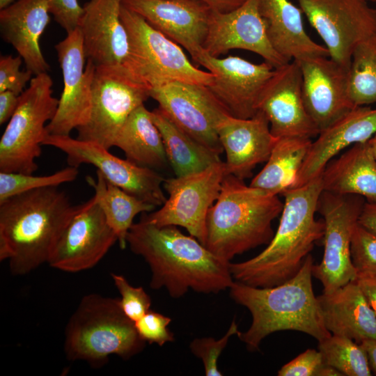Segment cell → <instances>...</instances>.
<instances>
[{
    "label": "cell",
    "instance_id": "6da1fadb",
    "mask_svg": "<svg viewBox=\"0 0 376 376\" xmlns=\"http://www.w3.org/2000/svg\"><path fill=\"white\" fill-rule=\"evenodd\" d=\"M127 245L148 264L152 289L165 288L179 298L189 290L218 293L233 283L230 261L217 257L175 226H157L143 219L131 226Z\"/></svg>",
    "mask_w": 376,
    "mask_h": 376
},
{
    "label": "cell",
    "instance_id": "7a4b0ae2",
    "mask_svg": "<svg viewBox=\"0 0 376 376\" xmlns=\"http://www.w3.org/2000/svg\"><path fill=\"white\" fill-rule=\"evenodd\" d=\"M88 204L74 205L58 187L23 192L0 201V260L24 275L47 263L70 221Z\"/></svg>",
    "mask_w": 376,
    "mask_h": 376
},
{
    "label": "cell",
    "instance_id": "3957f363",
    "mask_svg": "<svg viewBox=\"0 0 376 376\" xmlns=\"http://www.w3.org/2000/svg\"><path fill=\"white\" fill-rule=\"evenodd\" d=\"M321 175L285 191L279 225L267 247L253 258L230 264L236 281L260 288L280 285L295 276L315 244L323 239L324 221L315 217L322 192Z\"/></svg>",
    "mask_w": 376,
    "mask_h": 376
},
{
    "label": "cell",
    "instance_id": "277c9868",
    "mask_svg": "<svg viewBox=\"0 0 376 376\" xmlns=\"http://www.w3.org/2000/svg\"><path fill=\"white\" fill-rule=\"evenodd\" d=\"M313 265L310 253L295 276L273 287L233 281L229 288L231 298L246 307L252 316L248 330L237 335L249 350H257L265 337L279 331L303 332L318 342L331 336L313 292Z\"/></svg>",
    "mask_w": 376,
    "mask_h": 376
},
{
    "label": "cell",
    "instance_id": "5b68a950",
    "mask_svg": "<svg viewBox=\"0 0 376 376\" xmlns=\"http://www.w3.org/2000/svg\"><path fill=\"white\" fill-rule=\"evenodd\" d=\"M283 207L277 195L226 175L219 196L207 213L204 246L230 261L236 255L268 244L274 235L272 221Z\"/></svg>",
    "mask_w": 376,
    "mask_h": 376
},
{
    "label": "cell",
    "instance_id": "8992f818",
    "mask_svg": "<svg viewBox=\"0 0 376 376\" xmlns=\"http://www.w3.org/2000/svg\"><path fill=\"white\" fill-rule=\"evenodd\" d=\"M64 334L68 359L83 360L95 366H102L112 354L130 359L146 344L134 322L123 311L119 299L97 294L83 297Z\"/></svg>",
    "mask_w": 376,
    "mask_h": 376
},
{
    "label": "cell",
    "instance_id": "52a82bcc",
    "mask_svg": "<svg viewBox=\"0 0 376 376\" xmlns=\"http://www.w3.org/2000/svg\"><path fill=\"white\" fill-rule=\"evenodd\" d=\"M47 72L35 75L19 95L18 106L0 139V172L33 174L48 134L46 123L54 117L59 99L53 96Z\"/></svg>",
    "mask_w": 376,
    "mask_h": 376
},
{
    "label": "cell",
    "instance_id": "ba28073f",
    "mask_svg": "<svg viewBox=\"0 0 376 376\" xmlns=\"http://www.w3.org/2000/svg\"><path fill=\"white\" fill-rule=\"evenodd\" d=\"M120 18L129 41V54L125 65L151 88L170 81L207 86L213 83V75L195 66L180 45L123 4Z\"/></svg>",
    "mask_w": 376,
    "mask_h": 376
},
{
    "label": "cell",
    "instance_id": "9c48e42d",
    "mask_svg": "<svg viewBox=\"0 0 376 376\" xmlns=\"http://www.w3.org/2000/svg\"><path fill=\"white\" fill-rule=\"evenodd\" d=\"M150 90L125 64L96 65L90 118L77 129V138L109 150L132 112L150 97Z\"/></svg>",
    "mask_w": 376,
    "mask_h": 376
},
{
    "label": "cell",
    "instance_id": "30bf717a",
    "mask_svg": "<svg viewBox=\"0 0 376 376\" xmlns=\"http://www.w3.org/2000/svg\"><path fill=\"white\" fill-rule=\"evenodd\" d=\"M226 175L220 160L198 172L165 178L163 187L169 197L159 210L143 213L141 219L157 226L183 227L204 245L207 213L219 196Z\"/></svg>",
    "mask_w": 376,
    "mask_h": 376
},
{
    "label": "cell",
    "instance_id": "8fae6325",
    "mask_svg": "<svg viewBox=\"0 0 376 376\" xmlns=\"http://www.w3.org/2000/svg\"><path fill=\"white\" fill-rule=\"evenodd\" d=\"M356 195H338L322 191L317 211L323 217L324 255L312 267V274L323 285V292H331L357 278L350 255L352 233L363 205Z\"/></svg>",
    "mask_w": 376,
    "mask_h": 376
},
{
    "label": "cell",
    "instance_id": "7c38bea8",
    "mask_svg": "<svg viewBox=\"0 0 376 376\" xmlns=\"http://www.w3.org/2000/svg\"><path fill=\"white\" fill-rule=\"evenodd\" d=\"M329 58L349 69L355 47L376 33V9L368 0H298Z\"/></svg>",
    "mask_w": 376,
    "mask_h": 376
},
{
    "label": "cell",
    "instance_id": "4fadbf2b",
    "mask_svg": "<svg viewBox=\"0 0 376 376\" xmlns=\"http://www.w3.org/2000/svg\"><path fill=\"white\" fill-rule=\"evenodd\" d=\"M42 145L64 152L68 166L78 168L88 164L95 166L107 181L155 207L162 206L167 198L162 189L165 178L159 173L119 158L97 143L70 135L48 134Z\"/></svg>",
    "mask_w": 376,
    "mask_h": 376
},
{
    "label": "cell",
    "instance_id": "5bb4252c",
    "mask_svg": "<svg viewBox=\"0 0 376 376\" xmlns=\"http://www.w3.org/2000/svg\"><path fill=\"white\" fill-rule=\"evenodd\" d=\"M150 97L180 128L219 155L217 127L230 115L207 86L170 81L151 88Z\"/></svg>",
    "mask_w": 376,
    "mask_h": 376
},
{
    "label": "cell",
    "instance_id": "9a60e30c",
    "mask_svg": "<svg viewBox=\"0 0 376 376\" xmlns=\"http://www.w3.org/2000/svg\"><path fill=\"white\" fill-rule=\"evenodd\" d=\"M54 48L62 70L63 89L56 113L46 129L49 134L68 136L90 118L96 65L86 60L79 28L67 34Z\"/></svg>",
    "mask_w": 376,
    "mask_h": 376
},
{
    "label": "cell",
    "instance_id": "2e32d148",
    "mask_svg": "<svg viewBox=\"0 0 376 376\" xmlns=\"http://www.w3.org/2000/svg\"><path fill=\"white\" fill-rule=\"evenodd\" d=\"M195 62L213 75L208 87L231 116L246 119L256 114L261 93L274 72L269 63H254L238 56L214 57L204 49Z\"/></svg>",
    "mask_w": 376,
    "mask_h": 376
},
{
    "label": "cell",
    "instance_id": "e0dca14e",
    "mask_svg": "<svg viewBox=\"0 0 376 376\" xmlns=\"http://www.w3.org/2000/svg\"><path fill=\"white\" fill-rule=\"evenodd\" d=\"M118 241L94 195L88 205L70 221L47 263L67 272H79L96 265Z\"/></svg>",
    "mask_w": 376,
    "mask_h": 376
},
{
    "label": "cell",
    "instance_id": "ac0fdd59",
    "mask_svg": "<svg viewBox=\"0 0 376 376\" xmlns=\"http://www.w3.org/2000/svg\"><path fill=\"white\" fill-rule=\"evenodd\" d=\"M260 0H247L227 13L212 11L203 49L214 57L240 49L263 57L274 68L290 61L283 58L269 40L260 11Z\"/></svg>",
    "mask_w": 376,
    "mask_h": 376
},
{
    "label": "cell",
    "instance_id": "d6986e66",
    "mask_svg": "<svg viewBox=\"0 0 376 376\" xmlns=\"http://www.w3.org/2000/svg\"><path fill=\"white\" fill-rule=\"evenodd\" d=\"M258 108L277 139L311 138L320 133L304 104L301 72L296 61L274 68L261 93Z\"/></svg>",
    "mask_w": 376,
    "mask_h": 376
},
{
    "label": "cell",
    "instance_id": "ffe728a7",
    "mask_svg": "<svg viewBox=\"0 0 376 376\" xmlns=\"http://www.w3.org/2000/svg\"><path fill=\"white\" fill-rule=\"evenodd\" d=\"M296 61L306 110L320 132L355 107L348 93V68L329 57Z\"/></svg>",
    "mask_w": 376,
    "mask_h": 376
},
{
    "label": "cell",
    "instance_id": "44dd1931",
    "mask_svg": "<svg viewBox=\"0 0 376 376\" xmlns=\"http://www.w3.org/2000/svg\"><path fill=\"white\" fill-rule=\"evenodd\" d=\"M127 9L187 49L195 61L203 49L211 10L198 0H122Z\"/></svg>",
    "mask_w": 376,
    "mask_h": 376
},
{
    "label": "cell",
    "instance_id": "7402d4cb",
    "mask_svg": "<svg viewBox=\"0 0 376 376\" xmlns=\"http://www.w3.org/2000/svg\"><path fill=\"white\" fill-rule=\"evenodd\" d=\"M217 134L226 152V174L242 180L250 178L258 164L267 161L277 140L260 111L246 119L228 115L219 124Z\"/></svg>",
    "mask_w": 376,
    "mask_h": 376
},
{
    "label": "cell",
    "instance_id": "603a6c76",
    "mask_svg": "<svg viewBox=\"0 0 376 376\" xmlns=\"http://www.w3.org/2000/svg\"><path fill=\"white\" fill-rule=\"evenodd\" d=\"M376 134V109L355 107L327 127L312 141L292 188L301 187L320 175L342 150L368 141ZM291 188V189H292Z\"/></svg>",
    "mask_w": 376,
    "mask_h": 376
},
{
    "label": "cell",
    "instance_id": "cb8c5ba5",
    "mask_svg": "<svg viewBox=\"0 0 376 376\" xmlns=\"http://www.w3.org/2000/svg\"><path fill=\"white\" fill-rule=\"evenodd\" d=\"M122 0H89L79 23L85 54L96 65L125 64L129 41L121 21Z\"/></svg>",
    "mask_w": 376,
    "mask_h": 376
},
{
    "label": "cell",
    "instance_id": "d4e9b609",
    "mask_svg": "<svg viewBox=\"0 0 376 376\" xmlns=\"http://www.w3.org/2000/svg\"><path fill=\"white\" fill-rule=\"evenodd\" d=\"M0 32L22 57L26 70L34 75L50 70L40 39L50 21L45 0H17L0 9Z\"/></svg>",
    "mask_w": 376,
    "mask_h": 376
},
{
    "label": "cell",
    "instance_id": "484cf974",
    "mask_svg": "<svg viewBox=\"0 0 376 376\" xmlns=\"http://www.w3.org/2000/svg\"><path fill=\"white\" fill-rule=\"evenodd\" d=\"M327 329L360 344L376 339V317L357 280L317 297Z\"/></svg>",
    "mask_w": 376,
    "mask_h": 376
},
{
    "label": "cell",
    "instance_id": "4316f807",
    "mask_svg": "<svg viewBox=\"0 0 376 376\" xmlns=\"http://www.w3.org/2000/svg\"><path fill=\"white\" fill-rule=\"evenodd\" d=\"M260 11L271 45L286 61L329 57L327 48L306 33L301 10L289 0H260Z\"/></svg>",
    "mask_w": 376,
    "mask_h": 376
},
{
    "label": "cell",
    "instance_id": "83f0119b",
    "mask_svg": "<svg viewBox=\"0 0 376 376\" xmlns=\"http://www.w3.org/2000/svg\"><path fill=\"white\" fill-rule=\"evenodd\" d=\"M324 191L356 195L376 203V159L368 141L359 143L330 161L321 174Z\"/></svg>",
    "mask_w": 376,
    "mask_h": 376
},
{
    "label": "cell",
    "instance_id": "f1b7e54d",
    "mask_svg": "<svg viewBox=\"0 0 376 376\" xmlns=\"http://www.w3.org/2000/svg\"><path fill=\"white\" fill-rule=\"evenodd\" d=\"M114 146L130 162L152 169L169 163L161 133L144 104L135 109L119 131Z\"/></svg>",
    "mask_w": 376,
    "mask_h": 376
},
{
    "label": "cell",
    "instance_id": "f546056e",
    "mask_svg": "<svg viewBox=\"0 0 376 376\" xmlns=\"http://www.w3.org/2000/svg\"><path fill=\"white\" fill-rule=\"evenodd\" d=\"M312 141L311 138H278L263 169L249 185L274 195L292 188Z\"/></svg>",
    "mask_w": 376,
    "mask_h": 376
},
{
    "label": "cell",
    "instance_id": "4dcf8cb0",
    "mask_svg": "<svg viewBox=\"0 0 376 376\" xmlns=\"http://www.w3.org/2000/svg\"><path fill=\"white\" fill-rule=\"evenodd\" d=\"M159 129L169 163L175 176L203 171L220 161L219 155L176 125L159 107L151 111Z\"/></svg>",
    "mask_w": 376,
    "mask_h": 376
},
{
    "label": "cell",
    "instance_id": "1f68e13d",
    "mask_svg": "<svg viewBox=\"0 0 376 376\" xmlns=\"http://www.w3.org/2000/svg\"><path fill=\"white\" fill-rule=\"evenodd\" d=\"M96 180L87 176L86 180L95 190V196L107 220L118 237L120 247L127 246L126 237L134 217L139 213H147L155 206L130 194L107 181L98 171Z\"/></svg>",
    "mask_w": 376,
    "mask_h": 376
},
{
    "label": "cell",
    "instance_id": "d6a6232c",
    "mask_svg": "<svg viewBox=\"0 0 376 376\" xmlns=\"http://www.w3.org/2000/svg\"><path fill=\"white\" fill-rule=\"evenodd\" d=\"M348 93L354 107L376 103V33L353 51L348 70Z\"/></svg>",
    "mask_w": 376,
    "mask_h": 376
},
{
    "label": "cell",
    "instance_id": "836d02e7",
    "mask_svg": "<svg viewBox=\"0 0 376 376\" xmlns=\"http://www.w3.org/2000/svg\"><path fill=\"white\" fill-rule=\"evenodd\" d=\"M326 364L346 376H370L367 353L361 344L347 337L334 335L318 342Z\"/></svg>",
    "mask_w": 376,
    "mask_h": 376
},
{
    "label": "cell",
    "instance_id": "e575fe53",
    "mask_svg": "<svg viewBox=\"0 0 376 376\" xmlns=\"http://www.w3.org/2000/svg\"><path fill=\"white\" fill-rule=\"evenodd\" d=\"M78 168L68 166L48 175H33L14 172H0V201L17 194L46 187L59 185L74 181Z\"/></svg>",
    "mask_w": 376,
    "mask_h": 376
},
{
    "label": "cell",
    "instance_id": "d590c367",
    "mask_svg": "<svg viewBox=\"0 0 376 376\" xmlns=\"http://www.w3.org/2000/svg\"><path fill=\"white\" fill-rule=\"evenodd\" d=\"M350 255L358 274H376V235L357 224L353 230Z\"/></svg>",
    "mask_w": 376,
    "mask_h": 376
},
{
    "label": "cell",
    "instance_id": "8d00e7d4",
    "mask_svg": "<svg viewBox=\"0 0 376 376\" xmlns=\"http://www.w3.org/2000/svg\"><path fill=\"white\" fill-rule=\"evenodd\" d=\"M237 324L233 320L225 335L219 338L214 339L211 337L196 338L190 343L191 352L202 360L205 373L207 376H221L222 373L217 366L218 359L222 350L226 346L230 337L238 335Z\"/></svg>",
    "mask_w": 376,
    "mask_h": 376
},
{
    "label": "cell",
    "instance_id": "74e56055",
    "mask_svg": "<svg viewBox=\"0 0 376 376\" xmlns=\"http://www.w3.org/2000/svg\"><path fill=\"white\" fill-rule=\"evenodd\" d=\"M279 376H342L336 368L325 363L319 350L307 349L283 366Z\"/></svg>",
    "mask_w": 376,
    "mask_h": 376
},
{
    "label": "cell",
    "instance_id": "f35d334b",
    "mask_svg": "<svg viewBox=\"0 0 376 376\" xmlns=\"http://www.w3.org/2000/svg\"><path fill=\"white\" fill-rule=\"evenodd\" d=\"M121 298L119 299L124 313L134 322L147 313L151 306V299L142 287H134L122 275L111 274Z\"/></svg>",
    "mask_w": 376,
    "mask_h": 376
},
{
    "label": "cell",
    "instance_id": "ab89813d",
    "mask_svg": "<svg viewBox=\"0 0 376 376\" xmlns=\"http://www.w3.org/2000/svg\"><path fill=\"white\" fill-rule=\"evenodd\" d=\"M171 319L150 309L134 322L139 337L149 344L157 343L159 346L173 341L174 335L168 328Z\"/></svg>",
    "mask_w": 376,
    "mask_h": 376
},
{
    "label": "cell",
    "instance_id": "60d3db41",
    "mask_svg": "<svg viewBox=\"0 0 376 376\" xmlns=\"http://www.w3.org/2000/svg\"><path fill=\"white\" fill-rule=\"evenodd\" d=\"M23 59L21 56L11 55L1 56L0 58V93L10 91L20 95L26 84L31 80L32 72L21 70Z\"/></svg>",
    "mask_w": 376,
    "mask_h": 376
},
{
    "label": "cell",
    "instance_id": "b9f144b4",
    "mask_svg": "<svg viewBox=\"0 0 376 376\" xmlns=\"http://www.w3.org/2000/svg\"><path fill=\"white\" fill-rule=\"evenodd\" d=\"M50 14L67 34L79 28L84 8L78 0H45Z\"/></svg>",
    "mask_w": 376,
    "mask_h": 376
},
{
    "label": "cell",
    "instance_id": "7bdbcfd3",
    "mask_svg": "<svg viewBox=\"0 0 376 376\" xmlns=\"http://www.w3.org/2000/svg\"><path fill=\"white\" fill-rule=\"evenodd\" d=\"M19 100V95L10 91L0 93V125L9 120L15 113Z\"/></svg>",
    "mask_w": 376,
    "mask_h": 376
},
{
    "label": "cell",
    "instance_id": "ee69618b",
    "mask_svg": "<svg viewBox=\"0 0 376 376\" xmlns=\"http://www.w3.org/2000/svg\"><path fill=\"white\" fill-rule=\"evenodd\" d=\"M356 280L376 317V274H358Z\"/></svg>",
    "mask_w": 376,
    "mask_h": 376
},
{
    "label": "cell",
    "instance_id": "f6af8a7d",
    "mask_svg": "<svg viewBox=\"0 0 376 376\" xmlns=\"http://www.w3.org/2000/svg\"><path fill=\"white\" fill-rule=\"evenodd\" d=\"M358 224L376 235V203L368 202L363 205Z\"/></svg>",
    "mask_w": 376,
    "mask_h": 376
},
{
    "label": "cell",
    "instance_id": "bcb514c9",
    "mask_svg": "<svg viewBox=\"0 0 376 376\" xmlns=\"http://www.w3.org/2000/svg\"><path fill=\"white\" fill-rule=\"evenodd\" d=\"M206 5L212 11L227 13L233 10L247 0H198Z\"/></svg>",
    "mask_w": 376,
    "mask_h": 376
},
{
    "label": "cell",
    "instance_id": "7dc6e473",
    "mask_svg": "<svg viewBox=\"0 0 376 376\" xmlns=\"http://www.w3.org/2000/svg\"><path fill=\"white\" fill-rule=\"evenodd\" d=\"M366 350L372 373L376 375V339H368L360 343Z\"/></svg>",
    "mask_w": 376,
    "mask_h": 376
},
{
    "label": "cell",
    "instance_id": "c3c4849f",
    "mask_svg": "<svg viewBox=\"0 0 376 376\" xmlns=\"http://www.w3.org/2000/svg\"><path fill=\"white\" fill-rule=\"evenodd\" d=\"M368 143L376 159V134L368 141Z\"/></svg>",
    "mask_w": 376,
    "mask_h": 376
},
{
    "label": "cell",
    "instance_id": "681fc988",
    "mask_svg": "<svg viewBox=\"0 0 376 376\" xmlns=\"http://www.w3.org/2000/svg\"><path fill=\"white\" fill-rule=\"evenodd\" d=\"M14 1V0H0V9H2L7 6L10 5Z\"/></svg>",
    "mask_w": 376,
    "mask_h": 376
},
{
    "label": "cell",
    "instance_id": "f907efd6",
    "mask_svg": "<svg viewBox=\"0 0 376 376\" xmlns=\"http://www.w3.org/2000/svg\"><path fill=\"white\" fill-rule=\"evenodd\" d=\"M368 1H376V0H368Z\"/></svg>",
    "mask_w": 376,
    "mask_h": 376
}]
</instances>
